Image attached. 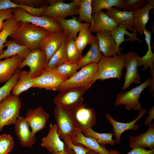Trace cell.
<instances>
[{
  "label": "cell",
  "mask_w": 154,
  "mask_h": 154,
  "mask_svg": "<svg viewBox=\"0 0 154 154\" xmlns=\"http://www.w3.org/2000/svg\"><path fill=\"white\" fill-rule=\"evenodd\" d=\"M96 33L99 48L104 56H114L121 53L120 51L123 49L116 46L110 31H102Z\"/></svg>",
  "instance_id": "2e32d148"
},
{
  "label": "cell",
  "mask_w": 154,
  "mask_h": 154,
  "mask_svg": "<svg viewBox=\"0 0 154 154\" xmlns=\"http://www.w3.org/2000/svg\"><path fill=\"white\" fill-rule=\"evenodd\" d=\"M78 20L84 21L91 25L93 22L92 13V0H79Z\"/></svg>",
  "instance_id": "d590c367"
},
{
  "label": "cell",
  "mask_w": 154,
  "mask_h": 154,
  "mask_svg": "<svg viewBox=\"0 0 154 154\" xmlns=\"http://www.w3.org/2000/svg\"><path fill=\"white\" fill-rule=\"evenodd\" d=\"M90 25L86 22L83 23L78 35L74 40L75 44L81 54L85 47L97 38L96 36L93 35L91 33Z\"/></svg>",
  "instance_id": "f1b7e54d"
},
{
  "label": "cell",
  "mask_w": 154,
  "mask_h": 154,
  "mask_svg": "<svg viewBox=\"0 0 154 154\" xmlns=\"http://www.w3.org/2000/svg\"><path fill=\"white\" fill-rule=\"evenodd\" d=\"M21 106L19 96L13 94L0 102V132L4 126L15 124L20 116Z\"/></svg>",
  "instance_id": "277c9868"
},
{
  "label": "cell",
  "mask_w": 154,
  "mask_h": 154,
  "mask_svg": "<svg viewBox=\"0 0 154 154\" xmlns=\"http://www.w3.org/2000/svg\"><path fill=\"white\" fill-rule=\"evenodd\" d=\"M113 134L112 133H99L95 131L92 128L90 129L84 134L85 136L93 137L96 139L102 145L104 146L106 144L114 145L115 143L112 139Z\"/></svg>",
  "instance_id": "f35d334b"
},
{
  "label": "cell",
  "mask_w": 154,
  "mask_h": 154,
  "mask_svg": "<svg viewBox=\"0 0 154 154\" xmlns=\"http://www.w3.org/2000/svg\"><path fill=\"white\" fill-rule=\"evenodd\" d=\"M13 9L14 17L18 22L30 23L42 28L50 33L63 31L59 24L52 17L45 16H32L20 8Z\"/></svg>",
  "instance_id": "8992f818"
},
{
  "label": "cell",
  "mask_w": 154,
  "mask_h": 154,
  "mask_svg": "<svg viewBox=\"0 0 154 154\" xmlns=\"http://www.w3.org/2000/svg\"><path fill=\"white\" fill-rule=\"evenodd\" d=\"M34 86L33 78L30 70H22L17 82L13 88L12 94L19 96L23 92L33 88Z\"/></svg>",
  "instance_id": "1f68e13d"
},
{
  "label": "cell",
  "mask_w": 154,
  "mask_h": 154,
  "mask_svg": "<svg viewBox=\"0 0 154 154\" xmlns=\"http://www.w3.org/2000/svg\"><path fill=\"white\" fill-rule=\"evenodd\" d=\"M90 44V48L88 52L82 56L77 64L79 69L91 63H98L104 56L99 49L97 37Z\"/></svg>",
  "instance_id": "4316f807"
},
{
  "label": "cell",
  "mask_w": 154,
  "mask_h": 154,
  "mask_svg": "<svg viewBox=\"0 0 154 154\" xmlns=\"http://www.w3.org/2000/svg\"><path fill=\"white\" fill-rule=\"evenodd\" d=\"M154 77L153 76L152 79L148 78L144 82L131 88L129 91L117 94L115 101V105L117 106L123 104L127 110L131 111L132 110L139 111L142 108L141 104L139 100L140 95L143 91L149 86L152 81L154 80Z\"/></svg>",
  "instance_id": "52a82bcc"
},
{
  "label": "cell",
  "mask_w": 154,
  "mask_h": 154,
  "mask_svg": "<svg viewBox=\"0 0 154 154\" xmlns=\"http://www.w3.org/2000/svg\"><path fill=\"white\" fill-rule=\"evenodd\" d=\"M14 124L15 133L21 145L24 147H31L35 143L36 138L25 117L20 116Z\"/></svg>",
  "instance_id": "d6986e66"
},
{
  "label": "cell",
  "mask_w": 154,
  "mask_h": 154,
  "mask_svg": "<svg viewBox=\"0 0 154 154\" xmlns=\"http://www.w3.org/2000/svg\"><path fill=\"white\" fill-rule=\"evenodd\" d=\"M19 22V28L9 37L19 45L27 47L31 51L39 49L41 41L50 32L29 23Z\"/></svg>",
  "instance_id": "6da1fadb"
},
{
  "label": "cell",
  "mask_w": 154,
  "mask_h": 154,
  "mask_svg": "<svg viewBox=\"0 0 154 154\" xmlns=\"http://www.w3.org/2000/svg\"><path fill=\"white\" fill-rule=\"evenodd\" d=\"M22 70V68H19L11 78L0 87V102L10 94Z\"/></svg>",
  "instance_id": "ab89813d"
},
{
  "label": "cell",
  "mask_w": 154,
  "mask_h": 154,
  "mask_svg": "<svg viewBox=\"0 0 154 154\" xmlns=\"http://www.w3.org/2000/svg\"><path fill=\"white\" fill-rule=\"evenodd\" d=\"M57 154H75V153L72 149L69 148L65 144L64 150L58 153Z\"/></svg>",
  "instance_id": "c3c4849f"
},
{
  "label": "cell",
  "mask_w": 154,
  "mask_h": 154,
  "mask_svg": "<svg viewBox=\"0 0 154 154\" xmlns=\"http://www.w3.org/2000/svg\"><path fill=\"white\" fill-rule=\"evenodd\" d=\"M67 38L63 31L50 33L40 42L39 49L45 54L47 63L55 52L60 48L63 42Z\"/></svg>",
  "instance_id": "4fadbf2b"
},
{
  "label": "cell",
  "mask_w": 154,
  "mask_h": 154,
  "mask_svg": "<svg viewBox=\"0 0 154 154\" xmlns=\"http://www.w3.org/2000/svg\"><path fill=\"white\" fill-rule=\"evenodd\" d=\"M24 59L16 55L0 60V83L11 78Z\"/></svg>",
  "instance_id": "44dd1931"
},
{
  "label": "cell",
  "mask_w": 154,
  "mask_h": 154,
  "mask_svg": "<svg viewBox=\"0 0 154 154\" xmlns=\"http://www.w3.org/2000/svg\"><path fill=\"white\" fill-rule=\"evenodd\" d=\"M146 4H149L154 6V1L153 0H145Z\"/></svg>",
  "instance_id": "f907efd6"
},
{
  "label": "cell",
  "mask_w": 154,
  "mask_h": 154,
  "mask_svg": "<svg viewBox=\"0 0 154 154\" xmlns=\"http://www.w3.org/2000/svg\"><path fill=\"white\" fill-rule=\"evenodd\" d=\"M47 62L44 52L39 49L31 51L23 61L19 68L27 66L29 67L31 76L33 78L46 70Z\"/></svg>",
  "instance_id": "30bf717a"
},
{
  "label": "cell",
  "mask_w": 154,
  "mask_h": 154,
  "mask_svg": "<svg viewBox=\"0 0 154 154\" xmlns=\"http://www.w3.org/2000/svg\"><path fill=\"white\" fill-rule=\"evenodd\" d=\"M145 0H123V11L133 12L139 8H142L146 5Z\"/></svg>",
  "instance_id": "b9f144b4"
},
{
  "label": "cell",
  "mask_w": 154,
  "mask_h": 154,
  "mask_svg": "<svg viewBox=\"0 0 154 154\" xmlns=\"http://www.w3.org/2000/svg\"><path fill=\"white\" fill-rule=\"evenodd\" d=\"M88 89L85 88L67 89L59 91L53 102L56 106L69 110L83 103V96Z\"/></svg>",
  "instance_id": "9c48e42d"
},
{
  "label": "cell",
  "mask_w": 154,
  "mask_h": 154,
  "mask_svg": "<svg viewBox=\"0 0 154 154\" xmlns=\"http://www.w3.org/2000/svg\"><path fill=\"white\" fill-rule=\"evenodd\" d=\"M147 130L137 136L129 137V147L130 148L140 147L150 149H154V123H151Z\"/></svg>",
  "instance_id": "603a6c76"
},
{
  "label": "cell",
  "mask_w": 154,
  "mask_h": 154,
  "mask_svg": "<svg viewBox=\"0 0 154 154\" xmlns=\"http://www.w3.org/2000/svg\"><path fill=\"white\" fill-rule=\"evenodd\" d=\"M66 62L77 64L82 57L74 42V40L67 38L66 47Z\"/></svg>",
  "instance_id": "74e56055"
},
{
  "label": "cell",
  "mask_w": 154,
  "mask_h": 154,
  "mask_svg": "<svg viewBox=\"0 0 154 154\" xmlns=\"http://www.w3.org/2000/svg\"><path fill=\"white\" fill-rule=\"evenodd\" d=\"M14 141L10 135L3 134L0 136V154H8L14 145Z\"/></svg>",
  "instance_id": "60d3db41"
},
{
  "label": "cell",
  "mask_w": 154,
  "mask_h": 154,
  "mask_svg": "<svg viewBox=\"0 0 154 154\" xmlns=\"http://www.w3.org/2000/svg\"><path fill=\"white\" fill-rule=\"evenodd\" d=\"M81 68L70 78L62 83L58 91L82 88H86L88 90L93 84L98 69V63H91Z\"/></svg>",
  "instance_id": "3957f363"
},
{
  "label": "cell",
  "mask_w": 154,
  "mask_h": 154,
  "mask_svg": "<svg viewBox=\"0 0 154 154\" xmlns=\"http://www.w3.org/2000/svg\"><path fill=\"white\" fill-rule=\"evenodd\" d=\"M79 2V0H73L68 3H64L63 0H47V4L49 5L41 16L50 17L54 19L78 15Z\"/></svg>",
  "instance_id": "ba28073f"
},
{
  "label": "cell",
  "mask_w": 154,
  "mask_h": 154,
  "mask_svg": "<svg viewBox=\"0 0 154 154\" xmlns=\"http://www.w3.org/2000/svg\"><path fill=\"white\" fill-rule=\"evenodd\" d=\"M50 117L49 114L42 107L39 106L35 109H29L25 119L31 129L33 134L44 129Z\"/></svg>",
  "instance_id": "5bb4252c"
},
{
  "label": "cell",
  "mask_w": 154,
  "mask_h": 154,
  "mask_svg": "<svg viewBox=\"0 0 154 154\" xmlns=\"http://www.w3.org/2000/svg\"><path fill=\"white\" fill-rule=\"evenodd\" d=\"M72 143L81 144L99 154H108V150L100 145L97 140L91 137H86L81 131L76 129L71 137Z\"/></svg>",
  "instance_id": "ffe728a7"
},
{
  "label": "cell",
  "mask_w": 154,
  "mask_h": 154,
  "mask_svg": "<svg viewBox=\"0 0 154 154\" xmlns=\"http://www.w3.org/2000/svg\"><path fill=\"white\" fill-rule=\"evenodd\" d=\"M87 154H99L96 152L92 150L89 152Z\"/></svg>",
  "instance_id": "816d5d0a"
},
{
  "label": "cell",
  "mask_w": 154,
  "mask_h": 154,
  "mask_svg": "<svg viewBox=\"0 0 154 154\" xmlns=\"http://www.w3.org/2000/svg\"><path fill=\"white\" fill-rule=\"evenodd\" d=\"M64 142L70 148L72 149L75 154H87L91 150L88 148L81 144L75 145L72 142L71 138L68 137L63 139Z\"/></svg>",
  "instance_id": "7bdbcfd3"
},
{
  "label": "cell",
  "mask_w": 154,
  "mask_h": 154,
  "mask_svg": "<svg viewBox=\"0 0 154 154\" xmlns=\"http://www.w3.org/2000/svg\"><path fill=\"white\" fill-rule=\"evenodd\" d=\"M125 54L121 53L114 56H103L98 63V69L93 81L116 78L120 81L124 68Z\"/></svg>",
  "instance_id": "7a4b0ae2"
},
{
  "label": "cell",
  "mask_w": 154,
  "mask_h": 154,
  "mask_svg": "<svg viewBox=\"0 0 154 154\" xmlns=\"http://www.w3.org/2000/svg\"><path fill=\"white\" fill-rule=\"evenodd\" d=\"M79 69L76 63L66 62L59 66L51 71L65 80L72 76Z\"/></svg>",
  "instance_id": "8d00e7d4"
},
{
  "label": "cell",
  "mask_w": 154,
  "mask_h": 154,
  "mask_svg": "<svg viewBox=\"0 0 154 154\" xmlns=\"http://www.w3.org/2000/svg\"><path fill=\"white\" fill-rule=\"evenodd\" d=\"M54 20L60 26L67 38H72L74 40L77 37L83 24L75 16L69 19L58 18Z\"/></svg>",
  "instance_id": "484cf974"
},
{
  "label": "cell",
  "mask_w": 154,
  "mask_h": 154,
  "mask_svg": "<svg viewBox=\"0 0 154 154\" xmlns=\"http://www.w3.org/2000/svg\"><path fill=\"white\" fill-rule=\"evenodd\" d=\"M93 22L90 26L91 32L102 31H111L116 28L118 25L105 12L102 10L92 15Z\"/></svg>",
  "instance_id": "7402d4cb"
},
{
  "label": "cell",
  "mask_w": 154,
  "mask_h": 154,
  "mask_svg": "<svg viewBox=\"0 0 154 154\" xmlns=\"http://www.w3.org/2000/svg\"><path fill=\"white\" fill-rule=\"evenodd\" d=\"M145 40L148 45V50L146 54L142 57L138 58V66L143 65V70L145 71L148 67L151 70H154V54L152 51L151 46V36L152 32L146 29H144Z\"/></svg>",
  "instance_id": "4dcf8cb0"
},
{
  "label": "cell",
  "mask_w": 154,
  "mask_h": 154,
  "mask_svg": "<svg viewBox=\"0 0 154 154\" xmlns=\"http://www.w3.org/2000/svg\"><path fill=\"white\" fill-rule=\"evenodd\" d=\"M14 3L33 7L38 8L47 5V0H12Z\"/></svg>",
  "instance_id": "ee69618b"
},
{
  "label": "cell",
  "mask_w": 154,
  "mask_h": 154,
  "mask_svg": "<svg viewBox=\"0 0 154 154\" xmlns=\"http://www.w3.org/2000/svg\"><path fill=\"white\" fill-rule=\"evenodd\" d=\"M105 13L118 25H123L127 29L134 32V13L133 12L121 11L116 8L112 7Z\"/></svg>",
  "instance_id": "cb8c5ba5"
},
{
  "label": "cell",
  "mask_w": 154,
  "mask_h": 154,
  "mask_svg": "<svg viewBox=\"0 0 154 154\" xmlns=\"http://www.w3.org/2000/svg\"><path fill=\"white\" fill-rule=\"evenodd\" d=\"M123 0H92V13L96 14L103 9L109 10L115 7L118 9H122Z\"/></svg>",
  "instance_id": "e575fe53"
},
{
  "label": "cell",
  "mask_w": 154,
  "mask_h": 154,
  "mask_svg": "<svg viewBox=\"0 0 154 154\" xmlns=\"http://www.w3.org/2000/svg\"><path fill=\"white\" fill-rule=\"evenodd\" d=\"M19 27V22L16 20L14 16L5 21L4 27L0 32V55L3 52V45L7 41L8 37Z\"/></svg>",
  "instance_id": "836d02e7"
},
{
  "label": "cell",
  "mask_w": 154,
  "mask_h": 154,
  "mask_svg": "<svg viewBox=\"0 0 154 154\" xmlns=\"http://www.w3.org/2000/svg\"><path fill=\"white\" fill-rule=\"evenodd\" d=\"M154 7L147 4L143 8L137 9L133 12L134 13L133 33L139 32L142 35L143 34L144 29H146V25L149 20V12L153 9Z\"/></svg>",
  "instance_id": "d4e9b609"
},
{
  "label": "cell",
  "mask_w": 154,
  "mask_h": 154,
  "mask_svg": "<svg viewBox=\"0 0 154 154\" xmlns=\"http://www.w3.org/2000/svg\"><path fill=\"white\" fill-rule=\"evenodd\" d=\"M67 41V39L63 42L47 62L46 71L52 70L66 62Z\"/></svg>",
  "instance_id": "d6a6232c"
},
{
  "label": "cell",
  "mask_w": 154,
  "mask_h": 154,
  "mask_svg": "<svg viewBox=\"0 0 154 154\" xmlns=\"http://www.w3.org/2000/svg\"><path fill=\"white\" fill-rule=\"evenodd\" d=\"M47 135L41 139V146L52 154H57L63 151L65 143L59 137L56 123H50Z\"/></svg>",
  "instance_id": "ac0fdd59"
},
{
  "label": "cell",
  "mask_w": 154,
  "mask_h": 154,
  "mask_svg": "<svg viewBox=\"0 0 154 154\" xmlns=\"http://www.w3.org/2000/svg\"><path fill=\"white\" fill-rule=\"evenodd\" d=\"M147 112L145 108H142L140 111L137 117L131 121L127 123L120 122L115 120L109 113L105 115L108 121L112 124L115 137L114 141L117 144H120L121 135L125 131L129 130H137L139 125L135 124L140 119L144 116Z\"/></svg>",
  "instance_id": "9a60e30c"
},
{
  "label": "cell",
  "mask_w": 154,
  "mask_h": 154,
  "mask_svg": "<svg viewBox=\"0 0 154 154\" xmlns=\"http://www.w3.org/2000/svg\"><path fill=\"white\" fill-rule=\"evenodd\" d=\"M108 154H120V153L116 150L111 149L108 150Z\"/></svg>",
  "instance_id": "681fc988"
},
{
  "label": "cell",
  "mask_w": 154,
  "mask_h": 154,
  "mask_svg": "<svg viewBox=\"0 0 154 154\" xmlns=\"http://www.w3.org/2000/svg\"><path fill=\"white\" fill-rule=\"evenodd\" d=\"M110 34L117 47H119L120 44L125 41L141 42V40L137 38V33H129L126 28L121 25H118L117 28L110 31Z\"/></svg>",
  "instance_id": "f546056e"
},
{
  "label": "cell",
  "mask_w": 154,
  "mask_h": 154,
  "mask_svg": "<svg viewBox=\"0 0 154 154\" xmlns=\"http://www.w3.org/2000/svg\"><path fill=\"white\" fill-rule=\"evenodd\" d=\"M148 116L145 121L144 124L145 126L149 125L154 119V106H153L150 110L147 111Z\"/></svg>",
  "instance_id": "7dc6e473"
},
{
  "label": "cell",
  "mask_w": 154,
  "mask_h": 154,
  "mask_svg": "<svg viewBox=\"0 0 154 154\" xmlns=\"http://www.w3.org/2000/svg\"><path fill=\"white\" fill-rule=\"evenodd\" d=\"M125 154H154V149L147 150L143 148L135 147Z\"/></svg>",
  "instance_id": "bcb514c9"
},
{
  "label": "cell",
  "mask_w": 154,
  "mask_h": 154,
  "mask_svg": "<svg viewBox=\"0 0 154 154\" xmlns=\"http://www.w3.org/2000/svg\"><path fill=\"white\" fill-rule=\"evenodd\" d=\"M68 110L76 129L84 134L96 124L97 117L93 108H88L83 103Z\"/></svg>",
  "instance_id": "5b68a950"
},
{
  "label": "cell",
  "mask_w": 154,
  "mask_h": 154,
  "mask_svg": "<svg viewBox=\"0 0 154 154\" xmlns=\"http://www.w3.org/2000/svg\"><path fill=\"white\" fill-rule=\"evenodd\" d=\"M13 9L0 10V32L3 29L5 23L4 20L13 17Z\"/></svg>",
  "instance_id": "f6af8a7d"
},
{
  "label": "cell",
  "mask_w": 154,
  "mask_h": 154,
  "mask_svg": "<svg viewBox=\"0 0 154 154\" xmlns=\"http://www.w3.org/2000/svg\"><path fill=\"white\" fill-rule=\"evenodd\" d=\"M33 88H44L47 90L58 91L60 85L66 80L51 70L46 71L33 78Z\"/></svg>",
  "instance_id": "e0dca14e"
},
{
  "label": "cell",
  "mask_w": 154,
  "mask_h": 154,
  "mask_svg": "<svg viewBox=\"0 0 154 154\" xmlns=\"http://www.w3.org/2000/svg\"><path fill=\"white\" fill-rule=\"evenodd\" d=\"M138 54L134 51L125 54L124 68L126 70L124 76L125 81L122 90H125L132 83L141 84V77L138 73L137 67Z\"/></svg>",
  "instance_id": "7c38bea8"
},
{
  "label": "cell",
  "mask_w": 154,
  "mask_h": 154,
  "mask_svg": "<svg viewBox=\"0 0 154 154\" xmlns=\"http://www.w3.org/2000/svg\"><path fill=\"white\" fill-rule=\"evenodd\" d=\"M54 114L57 132L60 139L71 138L76 128L69 111L56 106Z\"/></svg>",
  "instance_id": "8fae6325"
},
{
  "label": "cell",
  "mask_w": 154,
  "mask_h": 154,
  "mask_svg": "<svg viewBox=\"0 0 154 154\" xmlns=\"http://www.w3.org/2000/svg\"><path fill=\"white\" fill-rule=\"evenodd\" d=\"M3 46H7V48L0 55V60L16 55L25 59L31 52L27 47L19 45L12 39L7 40Z\"/></svg>",
  "instance_id": "83f0119b"
}]
</instances>
